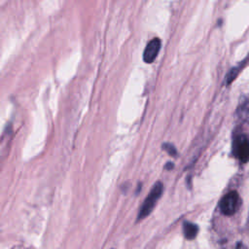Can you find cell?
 Returning a JSON list of instances; mask_svg holds the SVG:
<instances>
[{
    "label": "cell",
    "instance_id": "obj_1",
    "mask_svg": "<svg viewBox=\"0 0 249 249\" xmlns=\"http://www.w3.org/2000/svg\"><path fill=\"white\" fill-rule=\"evenodd\" d=\"M163 191V185L161 182H157L152 190L150 191L149 195L147 196V197L145 198L143 204L140 207L138 216H137V221L143 220L144 218H146L154 209L157 201L160 199V197L161 196Z\"/></svg>",
    "mask_w": 249,
    "mask_h": 249
},
{
    "label": "cell",
    "instance_id": "obj_2",
    "mask_svg": "<svg viewBox=\"0 0 249 249\" xmlns=\"http://www.w3.org/2000/svg\"><path fill=\"white\" fill-rule=\"evenodd\" d=\"M232 154L242 163L249 160V138L245 134H238L234 137Z\"/></svg>",
    "mask_w": 249,
    "mask_h": 249
},
{
    "label": "cell",
    "instance_id": "obj_3",
    "mask_svg": "<svg viewBox=\"0 0 249 249\" xmlns=\"http://www.w3.org/2000/svg\"><path fill=\"white\" fill-rule=\"evenodd\" d=\"M240 205V197L237 192H229L221 199L219 203V208L221 212L226 216L233 215Z\"/></svg>",
    "mask_w": 249,
    "mask_h": 249
},
{
    "label": "cell",
    "instance_id": "obj_4",
    "mask_svg": "<svg viewBox=\"0 0 249 249\" xmlns=\"http://www.w3.org/2000/svg\"><path fill=\"white\" fill-rule=\"evenodd\" d=\"M161 42L159 38L152 39L146 46L143 53V60L146 63H152L157 58L159 52L160 50Z\"/></svg>",
    "mask_w": 249,
    "mask_h": 249
},
{
    "label": "cell",
    "instance_id": "obj_5",
    "mask_svg": "<svg viewBox=\"0 0 249 249\" xmlns=\"http://www.w3.org/2000/svg\"><path fill=\"white\" fill-rule=\"evenodd\" d=\"M197 232H198L197 225L192 222H187V221L183 223V233L187 239L192 240L196 238L197 235Z\"/></svg>",
    "mask_w": 249,
    "mask_h": 249
},
{
    "label": "cell",
    "instance_id": "obj_6",
    "mask_svg": "<svg viewBox=\"0 0 249 249\" xmlns=\"http://www.w3.org/2000/svg\"><path fill=\"white\" fill-rule=\"evenodd\" d=\"M239 70H240V66H236V67H232L227 74L226 76V82H227V85H230L235 78L236 76L238 75L239 73Z\"/></svg>",
    "mask_w": 249,
    "mask_h": 249
},
{
    "label": "cell",
    "instance_id": "obj_7",
    "mask_svg": "<svg viewBox=\"0 0 249 249\" xmlns=\"http://www.w3.org/2000/svg\"><path fill=\"white\" fill-rule=\"evenodd\" d=\"M239 116L242 119H247L249 118V100H246L238 109Z\"/></svg>",
    "mask_w": 249,
    "mask_h": 249
},
{
    "label": "cell",
    "instance_id": "obj_8",
    "mask_svg": "<svg viewBox=\"0 0 249 249\" xmlns=\"http://www.w3.org/2000/svg\"><path fill=\"white\" fill-rule=\"evenodd\" d=\"M162 150H164L169 156L171 157H177L178 155V152L176 150V148L174 147V145L170 144V143H163L162 144Z\"/></svg>",
    "mask_w": 249,
    "mask_h": 249
},
{
    "label": "cell",
    "instance_id": "obj_9",
    "mask_svg": "<svg viewBox=\"0 0 249 249\" xmlns=\"http://www.w3.org/2000/svg\"><path fill=\"white\" fill-rule=\"evenodd\" d=\"M174 167V164L172 163V162H167L165 165H164V169H166V170H170V169H172Z\"/></svg>",
    "mask_w": 249,
    "mask_h": 249
}]
</instances>
